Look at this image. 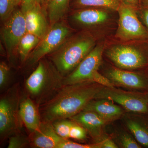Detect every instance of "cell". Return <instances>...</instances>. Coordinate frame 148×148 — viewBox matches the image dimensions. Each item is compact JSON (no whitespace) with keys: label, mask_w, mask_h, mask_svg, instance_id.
I'll list each match as a JSON object with an SVG mask.
<instances>
[{"label":"cell","mask_w":148,"mask_h":148,"mask_svg":"<svg viewBox=\"0 0 148 148\" xmlns=\"http://www.w3.org/2000/svg\"><path fill=\"white\" fill-rule=\"evenodd\" d=\"M83 110L94 112L108 122L117 119L123 113L120 106L114 104L113 101L106 99H93Z\"/></svg>","instance_id":"2e32d148"},{"label":"cell","mask_w":148,"mask_h":148,"mask_svg":"<svg viewBox=\"0 0 148 148\" xmlns=\"http://www.w3.org/2000/svg\"><path fill=\"white\" fill-rule=\"evenodd\" d=\"M124 123L136 141L142 146L148 148V124L139 118L125 117Z\"/></svg>","instance_id":"d6986e66"},{"label":"cell","mask_w":148,"mask_h":148,"mask_svg":"<svg viewBox=\"0 0 148 148\" xmlns=\"http://www.w3.org/2000/svg\"><path fill=\"white\" fill-rule=\"evenodd\" d=\"M96 45L95 35L88 31L81 30L72 34L46 57L65 77L75 70Z\"/></svg>","instance_id":"7a4b0ae2"},{"label":"cell","mask_w":148,"mask_h":148,"mask_svg":"<svg viewBox=\"0 0 148 148\" xmlns=\"http://www.w3.org/2000/svg\"><path fill=\"white\" fill-rule=\"evenodd\" d=\"M140 1L141 0H121L122 2L137 9L140 7Z\"/></svg>","instance_id":"4dcf8cb0"},{"label":"cell","mask_w":148,"mask_h":148,"mask_svg":"<svg viewBox=\"0 0 148 148\" xmlns=\"http://www.w3.org/2000/svg\"><path fill=\"white\" fill-rule=\"evenodd\" d=\"M21 87L14 84L5 91L0 99V140L1 143L11 135L21 130L23 124L19 107L21 97Z\"/></svg>","instance_id":"277c9868"},{"label":"cell","mask_w":148,"mask_h":148,"mask_svg":"<svg viewBox=\"0 0 148 148\" xmlns=\"http://www.w3.org/2000/svg\"><path fill=\"white\" fill-rule=\"evenodd\" d=\"M71 0H44L50 27L64 19L70 11Z\"/></svg>","instance_id":"ac0fdd59"},{"label":"cell","mask_w":148,"mask_h":148,"mask_svg":"<svg viewBox=\"0 0 148 148\" xmlns=\"http://www.w3.org/2000/svg\"><path fill=\"white\" fill-rule=\"evenodd\" d=\"M19 114L23 124L30 133L39 128L42 121L38 107L28 96L21 99Z\"/></svg>","instance_id":"e0dca14e"},{"label":"cell","mask_w":148,"mask_h":148,"mask_svg":"<svg viewBox=\"0 0 148 148\" xmlns=\"http://www.w3.org/2000/svg\"><path fill=\"white\" fill-rule=\"evenodd\" d=\"M64 77L47 57L42 58L25 82L27 96L38 107L49 101L64 86Z\"/></svg>","instance_id":"3957f363"},{"label":"cell","mask_w":148,"mask_h":148,"mask_svg":"<svg viewBox=\"0 0 148 148\" xmlns=\"http://www.w3.org/2000/svg\"><path fill=\"white\" fill-rule=\"evenodd\" d=\"M119 144L121 147L124 148H140L139 145L134 137L127 132H120L118 135Z\"/></svg>","instance_id":"484cf974"},{"label":"cell","mask_w":148,"mask_h":148,"mask_svg":"<svg viewBox=\"0 0 148 148\" xmlns=\"http://www.w3.org/2000/svg\"><path fill=\"white\" fill-rule=\"evenodd\" d=\"M86 137V130L81 125L75 122L70 132V138L81 140H85Z\"/></svg>","instance_id":"4316f807"},{"label":"cell","mask_w":148,"mask_h":148,"mask_svg":"<svg viewBox=\"0 0 148 148\" xmlns=\"http://www.w3.org/2000/svg\"><path fill=\"white\" fill-rule=\"evenodd\" d=\"M8 148H25L31 147L29 137L18 130L8 138Z\"/></svg>","instance_id":"603a6c76"},{"label":"cell","mask_w":148,"mask_h":148,"mask_svg":"<svg viewBox=\"0 0 148 148\" xmlns=\"http://www.w3.org/2000/svg\"><path fill=\"white\" fill-rule=\"evenodd\" d=\"M103 86L92 81L65 85L49 101L38 107L42 121L52 123L83 110L96 98Z\"/></svg>","instance_id":"6da1fadb"},{"label":"cell","mask_w":148,"mask_h":148,"mask_svg":"<svg viewBox=\"0 0 148 148\" xmlns=\"http://www.w3.org/2000/svg\"><path fill=\"white\" fill-rule=\"evenodd\" d=\"M10 67L4 61L0 63V90L5 91L9 88L10 82Z\"/></svg>","instance_id":"d4e9b609"},{"label":"cell","mask_w":148,"mask_h":148,"mask_svg":"<svg viewBox=\"0 0 148 148\" xmlns=\"http://www.w3.org/2000/svg\"><path fill=\"white\" fill-rule=\"evenodd\" d=\"M104 50V45L99 44L68 75L64 77V85L86 81L93 82L94 76L101 66Z\"/></svg>","instance_id":"30bf717a"},{"label":"cell","mask_w":148,"mask_h":148,"mask_svg":"<svg viewBox=\"0 0 148 148\" xmlns=\"http://www.w3.org/2000/svg\"><path fill=\"white\" fill-rule=\"evenodd\" d=\"M73 29L65 18L50 27L23 64L24 68L32 69L42 58L53 52L71 35Z\"/></svg>","instance_id":"5b68a950"},{"label":"cell","mask_w":148,"mask_h":148,"mask_svg":"<svg viewBox=\"0 0 148 148\" xmlns=\"http://www.w3.org/2000/svg\"><path fill=\"white\" fill-rule=\"evenodd\" d=\"M22 0H0V18L4 22L16 9L21 6Z\"/></svg>","instance_id":"7402d4cb"},{"label":"cell","mask_w":148,"mask_h":148,"mask_svg":"<svg viewBox=\"0 0 148 148\" xmlns=\"http://www.w3.org/2000/svg\"><path fill=\"white\" fill-rule=\"evenodd\" d=\"M27 33L41 39L50 28L43 3L37 4L24 13Z\"/></svg>","instance_id":"5bb4252c"},{"label":"cell","mask_w":148,"mask_h":148,"mask_svg":"<svg viewBox=\"0 0 148 148\" xmlns=\"http://www.w3.org/2000/svg\"><path fill=\"white\" fill-rule=\"evenodd\" d=\"M110 10L100 8H89L70 10L69 24H72L82 30L92 33V30L108 22Z\"/></svg>","instance_id":"8fae6325"},{"label":"cell","mask_w":148,"mask_h":148,"mask_svg":"<svg viewBox=\"0 0 148 148\" xmlns=\"http://www.w3.org/2000/svg\"><path fill=\"white\" fill-rule=\"evenodd\" d=\"M140 6L148 8V0H141Z\"/></svg>","instance_id":"1f68e13d"},{"label":"cell","mask_w":148,"mask_h":148,"mask_svg":"<svg viewBox=\"0 0 148 148\" xmlns=\"http://www.w3.org/2000/svg\"><path fill=\"white\" fill-rule=\"evenodd\" d=\"M31 147L38 148H62L67 139L60 137L55 132L52 124L42 121L39 127L30 133Z\"/></svg>","instance_id":"7c38bea8"},{"label":"cell","mask_w":148,"mask_h":148,"mask_svg":"<svg viewBox=\"0 0 148 148\" xmlns=\"http://www.w3.org/2000/svg\"><path fill=\"white\" fill-rule=\"evenodd\" d=\"M43 2L44 0H22L20 8L24 14L32 7Z\"/></svg>","instance_id":"83f0119b"},{"label":"cell","mask_w":148,"mask_h":148,"mask_svg":"<svg viewBox=\"0 0 148 148\" xmlns=\"http://www.w3.org/2000/svg\"><path fill=\"white\" fill-rule=\"evenodd\" d=\"M96 99H106L119 104L126 110L138 113H145L148 111V98L139 92L117 89L114 87L103 86Z\"/></svg>","instance_id":"9c48e42d"},{"label":"cell","mask_w":148,"mask_h":148,"mask_svg":"<svg viewBox=\"0 0 148 148\" xmlns=\"http://www.w3.org/2000/svg\"><path fill=\"white\" fill-rule=\"evenodd\" d=\"M70 119L82 126L95 140L101 138L103 127L108 122L94 112L83 110Z\"/></svg>","instance_id":"9a60e30c"},{"label":"cell","mask_w":148,"mask_h":148,"mask_svg":"<svg viewBox=\"0 0 148 148\" xmlns=\"http://www.w3.org/2000/svg\"><path fill=\"white\" fill-rule=\"evenodd\" d=\"M101 148H117L119 147L114 141L109 138H106L101 141Z\"/></svg>","instance_id":"f546056e"},{"label":"cell","mask_w":148,"mask_h":148,"mask_svg":"<svg viewBox=\"0 0 148 148\" xmlns=\"http://www.w3.org/2000/svg\"><path fill=\"white\" fill-rule=\"evenodd\" d=\"M75 121L70 119L57 121L52 123L55 132L58 135L65 139L70 138V132Z\"/></svg>","instance_id":"cb8c5ba5"},{"label":"cell","mask_w":148,"mask_h":148,"mask_svg":"<svg viewBox=\"0 0 148 148\" xmlns=\"http://www.w3.org/2000/svg\"><path fill=\"white\" fill-rule=\"evenodd\" d=\"M40 40L35 35L27 32L23 36L17 48V55L21 65L23 66L29 54L37 46Z\"/></svg>","instance_id":"44dd1931"},{"label":"cell","mask_w":148,"mask_h":148,"mask_svg":"<svg viewBox=\"0 0 148 148\" xmlns=\"http://www.w3.org/2000/svg\"><path fill=\"white\" fill-rule=\"evenodd\" d=\"M106 55L118 68L125 70L141 69L148 64L145 53L133 44H120L112 46Z\"/></svg>","instance_id":"ba28073f"},{"label":"cell","mask_w":148,"mask_h":148,"mask_svg":"<svg viewBox=\"0 0 148 148\" xmlns=\"http://www.w3.org/2000/svg\"><path fill=\"white\" fill-rule=\"evenodd\" d=\"M1 37L7 56L11 63L17 55V48L22 37L27 32L24 14L18 8L3 22Z\"/></svg>","instance_id":"52a82bcc"},{"label":"cell","mask_w":148,"mask_h":148,"mask_svg":"<svg viewBox=\"0 0 148 148\" xmlns=\"http://www.w3.org/2000/svg\"><path fill=\"white\" fill-rule=\"evenodd\" d=\"M121 0H71L70 10L89 8L107 9L117 11Z\"/></svg>","instance_id":"ffe728a7"},{"label":"cell","mask_w":148,"mask_h":148,"mask_svg":"<svg viewBox=\"0 0 148 148\" xmlns=\"http://www.w3.org/2000/svg\"><path fill=\"white\" fill-rule=\"evenodd\" d=\"M138 9L121 2L117 10L119 19L116 36L119 39L123 42L148 39V32L137 16Z\"/></svg>","instance_id":"8992f818"},{"label":"cell","mask_w":148,"mask_h":148,"mask_svg":"<svg viewBox=\"0 0 148 148\" xmlns=\"http://www.w3.org/2000/svg\"><path fill=\"white\" fill-rule=\"evenodd\" d=\"M139 9L140 17L148 29V8L140 6Z\"/></svg>","instance_id":"f1b7e54d"},{"label":"cell","mask_w":148,"mask_h":148,"mask_svg":"<svg viewBox=\"0 0 148 148\" xmlns=\"http://www.w3.org/2000/svg\"><path fill=\"white\" fill-rule=\"evenodd\" d=\"M106 77L115 85L134 89L148 88V81L140 74L119 68H111L106 72Z\"/></svg>","instance_id":"4fadbf2b"}]
</instances>
